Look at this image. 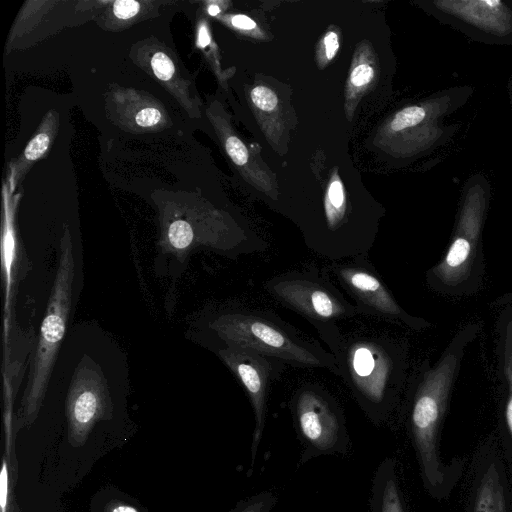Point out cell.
<instances>
[{
    "label": "cell",
    "instance_id": "obj_1",
    "mask_svg": "<svg viewBox=\"0 0 512 512\" xmlns=\"http://www.w3.org/2000/svg\"><path fill=\"white\" fill-rule=\"evenodd\" d=\"M316 330L360 408L373 424H382L395 405L402 372L394 340L369 325L346 329L338 323Z\"/></svg>",
    "mask_w": 512,
    "mask_h": 512
},
{
    "label": "cell",
    "instance_id": "obj_2",
    "mask_svg": "<svg viewBox=\"0 0 512 512\" xmlns=\"http://www.w3.org/2000/svg\"><path fill=\"white\" fill-rule=\"evenodd\" d=\"M460 356L447 353L429 370L417 387L409 413V433L421 479L428 494L441 500L449 496L462 473L455 459L445 464L440 454V434Z\"/></svg>",
    "mask_w": 512,
    "mask_h": 512
},
{
    "label": "cell",
    "instance_id": "obj_3",
    "mask_svg": "<svg viewBox=\"0 0 512 512\" xmlns=\"http://www.w3.org/2000/svg\"><path fill=\"white\" fill-rule=\"evenodd\" d=\"M208 326L224 344L252 350L284 365L325 368L339 376L329 351L271 312L229 308L214 315Z\"/></svg>",
    "mask_w": 512,
    "mask_h": 512
},
{
    "label": "cell",
    "instance_id": "obj_4",
    "mask_svg": "<svg viewBox=\"0 0 512 512\" xmlns=\"http://www.w3.org/2000/svg\"><path fill=\"white\" fill-rule=\"evenodd\" d=\"M74 259L68 233L61 240L60 258L45 317L40 327L29 381L21 404L18 424L34 422L40 410L54 361L65 334L71 306Z\"/></svg>",
    "mask_w": 512,
    "mask_h": 512
},
{
    "label": "cell",
    "instance_id": "obj_5",
    "mask_svg": "<svg viewBox=\"0 0 512 512\" xmlns=\"http://www.w3.org/2000/svg\"><path fill=\"white\" fill-rule=\"evenodd\" d=\"M264 288L278 303L308 320L316 329L360 315L357 308L322 271H290L269 279Z\"/></svg>",
    "mask_w": 512,
    "mask_h": 512
},
{
    "label": "cell",
    "instance_id": "obj_6",
    "mask_svg": "<svg viewBox=\"0 0 512 512\" xmlns=\"http://www.w3.org/2000/svg\"><path fill=\"white\" fill-rule=\"evenodd\" d=\"M290 409L303 447L300 464L315 457L347 454L350 439L343 412L335 398L317 384H303L294 392Z\"/></svg>",
    "mask_w": 512,
    "mask_h": 512
},
{
    "label": "cell",
    "instance_id": "obj_7",
    "mask_svg": "<svg viewBox=\"0 0 512 512\" xmlns=\"http://www.w3.org/2000/svg\"><path fill=\"white\" fill-rule=\"evenodd\" d=\"M366 257L332 262L323 272L348 295L360 316L413 325V318L397 303Z\"/></svg>",
    "mask_w": 512,
    "mask_h": 512
},
{
    "label": "cell",
    "instance_id": "obj_8",
    "mask_svg": "<svg viewBox=\"0 0 512 512\" xmlns=\"http://www.w3.org/2000/svg\"><path fill=\"white\" fill-rule=\"evenodd\" d=\"M219 357L243 385L254 415L251 442V468L254 466L258 447L262 440L267 411V393L270 382L285 366L252 350L224 344Z\"/></svg>",
    "mask_w": 512,
    "mask_h": 512
},
{
    "label": "cell",
    "instance_id": "obj_9",
    "mask_svg": "<svg viewBox=\"0 0 512 512\" xmlns=\"http://www.w3.org/2000/svg\"><path fill=\"white\" fill-rule=\"evenodd\" d=\"M112 403L107 384L95 367L83 364L75 372L65 401L69 443L82 447L95 424L110 416Z\"/></svg>",
    "mask_w": 512,
    "mask_h": 512
},
{
    "label": "cell",
    "instance_id": "obj_10",
    "mask_svg": "<svg viewBox=\"0 0 512 512\" xmlns=\"http://www.w3.org/2000/svg\"><path fill=\"white\" fill-rule=\"evenodd\" d=\"M472 472L468 512H511L509 479L499 441L480 444Z\"/></svg>",
    "mask_w": 512,
    "mask_h": 512
},
{
    "label": "cell",
    "instance_id": "obj_11",
    "mask_svg": "<svg viewBox=\"0 0 512 512\" xmlns=\"http://www.w3.org/2000/svg\"><path fill=\"white\" fill-rule=\"evenodd\" d=\"M483 212L482 195L469 194L450 246L441 261L432 269L434 277L442 284L454 286L466 280L475 257Z\"/></svg>",
    "mask_w": 512,
    "mask_h": 512
},
{
    "label": "cell",
    "instance_id": "obj_12",
    "mask_svg": "<svg viewBox=\"0 0 512 512\" xmlns=\"http://www.w3.org/2000/svg\"><path fill=\"white\" fill-rule=\"evenodd\" d=\"M370 512H408L400 487L397 464L392 457L384 458L374 472Z\"/></svg>",
    "mask_w": 512,
    "mask_h": 512
},
{
    "label": "cell",
    "instance_id": "obj_13",
    "mask_svg": "<svg viewBox=\"0 0 512 512\" xmlns=\"http://www.w3.org/2000/svg\"><path fill=\"white\" fill-rule=\"evenodd\" d=\"M445 11L482 28L504 31L509 15L501 1H444L437 3Z\"/></svg>",
    "mask_w": 512,
    "mask_h": 512
},
{
    "label": "cell",
    "instance_id": "obj_14",
    "mask_svg": "<svg viewBox=\"0 0 512 512\" xmlns=\"http://www.w3.org/2000/svg\"><path fill=\"white\" fill-rule=\"evenodd\" d=\"M16 260V237L9 207L5 204L1 239V268L5 284L4 335L7 339L10 319V300L13 280V266Z\"/></svg>",
    "mask_w": 512,
    "mask_h": 512
},
{
    "label": "cell",
    "instance_id": "obj_15",
    "mask_svg": "<svg viewBox=\"0 0 512 512\" xmlns=\"http://www.w3.org/2000/svg\"><path fill=\"white\" fill-rule=\"evenodd\" d=\"M276 503V494L265 490L241 500L229 512H271Z\"/></svg>",
    "mask_w": 512,
    "mask_h": 512
},
{
    "label": "cell",
    "instance_id": "obj_16",
    "mask_svg": "<svg viewBox=\"0 0 512 512\" xmlns=\"http://www.w3.org/2000/svg\"><path fill=\"white\" fill-rule=\"evenodd\" d=\"M426 116V111L420 106H410L398 112L391 122V129L400 131L419 124Z\"/></svg>",
    "mask_w": 512,
    "mask_h": 512
},
{
    "label": "cell",
    "instance_id": "obj_17",
    "mask_svg": "<svg viewBox=\"0 0 512 512\" xmlns=\"http://www.w3.org/2000/svg\"><path fill=\"white\" fill-rule=\"evenodd\" d=\"M151 66L156 77L163 81L169 80L175 72L172 60L163 52H156L153 55Z\"/></svg>",
    "mask_w": 512,
    "mask_h": 512
},
{
    "label": "cell",
    "instance_id": "obj_18",
    "mask_svg": "<svg viewBox=\"0 0 512 512\" xmlns=\"http://www.w3.org/2000/svg\"><path fill=\"white\" fill-rule=\"evenodd\" d=\"M251 99L255 106L263 111L273 110L278 102L276 94L265 86H257L251 91Z\"/></svg>",
    "mask_w": 512,
    "mask_h": 512
},
{
    "label": "cell",
    "instance_id": "obj_19",
    "mask_svg": "<svg viewBox=\"0 0 512 512\" xmlns=\"http://www.w3.org/2000/svg\"><path fill=\"white\" fill-rule=\"evenodd\" d=\"M101 512H144L143 509L126 497H114L108 500Z\"/></svg>",
    "mask_w": 512,
    "mask_h": 512
},
{
    "label": "cell",
    "instance_id": "obj_20",
    "mask_svg": "<svg viewBox=\"0 0 512 512\" xmlns=\"http://www.w3.org/2000/svg\"><path fill=\"white\" fill-rule=\"evenodd\" d=\"M226 151L237 165H244L248 160V151L245 145L235 136L226 140Z\"/></svg>",
    "mask_w": 512,
    "mask_h": 512
},
{
    "label": "cell",
    "instance_id": "obj_21",
    "mask_svg": "<svg viewBox=\"0 0 512 512\" xmlns=\"http://www.w3.org/2000/svg\"><path fill=\"white\" fill-rule=\"evenodd\" d=\"M49 136L45 133L36 135L27 145L24 153L28 160H36L44 154L49 146Z\"/></svg>",
    "mask_w": 512,
    "mask_h": 512
},
{
    "label": "cell",
    "instance_id": "obj_22",
    "mask_svg": "<svg viewBox=\"0 0 512 512\" xmlns=\"http://www.w3.org/2000/svg\"><path fill=\"white\" fill-rule=\"evenodd\" d=\"M140 5L133 0H119L114 3L113 12L117 18L128 19L135 16Z\"/></svg>",
    "mask_w": 512,
    "mask_h": 512
},
{
    "label": "cell",
    "instance_id": "obj_23",
    "mask_svg": "<svg viewBox=\"0 0 512 512\" xmlns=\"http://www.w3.org/2000/svg\"><path fill=\"white\" fill-rule=\"evenodd\" d=\"M329 203L333 209L343 218L344 193L339 181H334L328 191Z\"/></svg>",
    "mask_w": 512,
    "mask_h": 512
},
{
    "label": "cell",
    "instance_id": "obj_24",
    "mask_svg": "<svg viewBox=\"0 0 512 512\" xmlns=\"http://www.w3.org/2000/svg\"><path fill=\"white\" fill-rule=\"evenodd\" d=\"M161 120V113L155 108H145L135 117L136 123L141 127H151Z\"/></svg>",
    "mask_w": 512,
    "mask_h": 512
},
{
    "label": "cell",
    "instance_id": "obj_25",
    "mask_svg": "<svg viewBox=\"0 0 512 512\" xmlns=\"http://www.w3.org/2000/svg\"><path fill=\"white\" fill-rule=\"evenodd\" d=\"M373 69L367 64H361L354 68L350 80L355 86H362L370 82L373 78Z\"/></svg>",
    "mask_w": 512,
    "mask_h": 512
},
{
    "label": "cell",
    "instance_id": "obj_26",
    "mask_svg": "<svg viewBox=\"0 0 512 512\" xmlns=\"http://www.w3.org/2000/svg\"><path fill=\"white\" fill-rule=\"evenodd\" d=\"M324 44L326 47L327 58L332 59L335 56V54L339 48L337 34L332 31L329 32L324 38Z\"/></svg>",
    "mask_w": 512,
    "mask_h": 512
},
{
    "label": "cell",
    "instance_id": "obj_27",
    "mask_svg": "<svg viewBox=\"0 0 512 512\" xmlns=\"http://www.w3.org/2000/svg\"><path fill=\"white\" fill-rule=\"evenodd\" d=\"M232 24L240 29H253L255 28V22L245 15H237L232 18Z\"/></svg>",
    "mask_w": 512,
    "mask_h": 512
},
{
    "label": "cell",
    "instance_id": "obj_28",
    "mask_svg": "<svg viewBox=\"0 0 512 512\" xmlns=\"http://www.w3.org/2000/svg\"><path fill=\"white\" fill-rule=\"evenodd\" d=\"M198 42L199 45H201L202 47L207 46L210 42V37L207 28L204 25L200 27Z\"/></svg>",
    "mask_w": 512,
    "mask_h": 512
},
{
    "label": "cell",
    "instance_id": "obj_29",
    "mask_svg": "<svg viewBox=\"0 0 512 512\" xmlns=\"http://www.w3.org/2000/svg\"><path fill=\"white\" fill-rule=\"evenodd\" d=\"M220 12V9L218 6L216 5H211L209 6L208 8V13L211 15V16H215L217 15L218 13Z\"/></svg>",
    "mask_w": 512,
    "mask_h": 512
}]
</instances>
